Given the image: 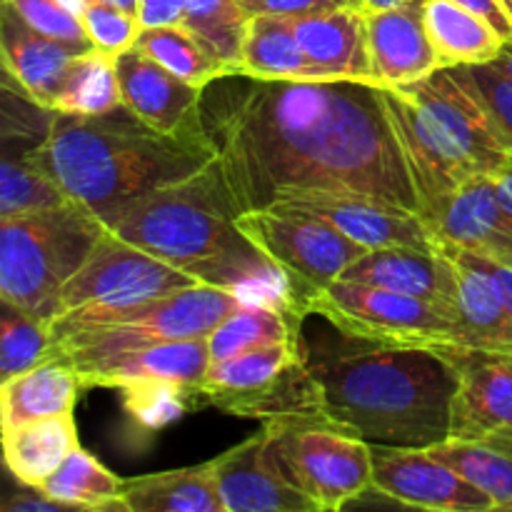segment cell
I'll return each mask as SVG.
<instances>
[{"mask_svg":"<svg viewBox=\"0 0 512 512\" xmlns=\"http://www.w3.org/2000/svg\"><path fill=\"white\" fill-rule=\"evenodd\" d=\"M3 3L13 8L30 28L58 40L73 53H88L95 48L88 30H85L83 18L70 13L58 0H3Z\"/></svg>","mask_w":512,"mask_h":512,"instance_id":"cell-39","label":"cell"},{"mask_svg":"<svg viewBox=\"0 0 512 512\" xmlns=\"http://www.w3.org/2000/svg\"><path fill=\"white\" fill-rule=\"evenodd\" d=\"M248 15H283V18H303L313 13H328L338 8H360L363 0H238Z\"/></svg>","mask_w":512,"mask_h":512,"instance_id":"cell-42","label":"cell"},{"mask_svg":"<svg viewBox=\"0 0 512 512\" xmlns=\"http://www.w3.org/2000/svg\"><path fill=\"white\" fill-rule=\"evenodd\" d=\"M505 3V8H508V13H510V18H512V0H503Z\"/></svg>","mask_w":512,"mask_h":512,"instance_id":"cell-52","label":"cell"},{"mask_svg":"<svg viewBox=\"0 0 512 512\" xmlns=\"http://www.w3.org/2000/svg\"><path fill=\"white\" fill-rule=\"evenodd\" d=\"M73 53L58 40L30 28L13 8L3 3L0 13V58L5 80L18 88L25 98L43 108H53L70 73Z\"/></svg>","mask_w":512,"mask_h":512,"instance_id":"cell-22","label":"cell"},{"mask_svg":"<svg viewBox=\"0 0 512 512\" xmlns=\"http://www.w3.org/2000/svg\"><path fill=\"white\" fill-rule=\"evenodd\" d=\"M50 350H53V338H50L48 320H40L15 305L3 303V313H0V373H3V380L48 360Z\"/></svg>","mask_w":512,"mask_h":512,"instance_id":"cell-37","label":"cell"},{"mask_svg":"<svg viewBox=\"0 0 512 512\" xmlns=\"http://www.w3.org/2000/svg\"><path fill=\"white\" fill-rule=\"evenodd\" d=\"M383 93L418 188L420 218L468 180L495 178L512 168V140L465 65L440 68L420 83Z\"/></svg>","mask_w":512,"mask_h":512,"instance_id":"cell-5","label":"cell"},{"mask_svg":"<svg viewBox=\"0 0 512 512\" xmlns=\"http://www.w3.org/2000/svg\"><path fill=\"white\" fill-rule=\"evenodd\" d=\"M123 105L118 70L113 55L93 48L73 58L63 90L55 98V113L103 115Z\"/></svg>","mask_w":512,"mask_h":512,"instance_id":"cell-34","label":"cell"},{"mask_svg":"<svg viewBox=\"0 0 512 512\" xmlns=\"http://www.w3.org/2000/svg\"><path fill=\"white\" fill-rule=\"evenodd\" d=\"M423 18L443 68L493 63L508 43L488 20L453 0H423Z\"/></svg>","mask_w":512,"mask_h":512,"instance_id":"cell-29","label":"cell"},{"mask_svg":"<svg viewBox=\"0 0 512 512\" xmlns=\"http://www.w3.org/2000/svg\"><path fill=\"white\" fill-rule=\"evenodd\" d=\"M285 475L320 510H343L373 490L370 443L323 413L265 420Z\"/></svg>","mask_w":512,"mask_h":512,"instance_id":"cell-8","label":"cell"},{"mask_svg":"<svg viewBox=\"0 0 512 512\" xmlns=\"http://www.w3.org/2000/svg\"><path fill=\"white\" fill-rule=\"evenodd\" d=\"M373 490L393 503L440 512H493L488 493L440 463L428 448L370 445Z\"/></svg>","mask_w":512,"mask_h":512,"instance_id":"cell-14","label":"cell"},{"mask_svg":"<svg viewBox=\"0 0 512 512\" xmlns=\"http://www.w3.org/2000/svg\"><path fill=\"white\" fill-rule=\"evenodd\" d=\"M365 8H375V10H383V8H395V5H408V3H423V0H363Z\"/></svg>","mask_w":512,"mask_h":512,"instance_id":"cell-47","label":"cell"},{"mask_svg":"<svg viewBox=\"0 0 512 512\" xmlns=\"http://www.w3.org/2000/svg\"><path fill=\"white\" fill-rule=\"evenodd\" d=\"M305 313L328 320L340 335L383 348H433L460 343V328L423 298L338 278L305 303Z\"/></svg>","mask_w":512,"mask_h":512,"instance_id":"cell-10","label":"cell"},{"mask_svg":"<svg viewBox=\"0 0 512 512\" xmlns=\"http://www.w3.org/2000/svg\"><path fill=\"white\" fill-rule=\"evenodd\" d=\"M305 315L293 303L278 300H248L243 308L223 320L208 335L210 358L225 360L248 350L268 348L285 340L303 338L300 323Z\"/></svg>","mask_w":512,"mask_h":512,"instance_id":"cell-30","label":"cell"},{"mask_svg":"<svg viewBox=\"0 0 512 512\" xmlns=\"http://www.w3.org/2000/svg\"><path fill=\"white\" fill-rule=\"evenodd\" d=\"M245 238L275 265L288 283L290 300L305 313V303L363 258L368 248L358 245L325 220L275 208L245 210L235 218Z\"/></svg>","mask_w":512,"mask_h":512,"instance_id":"cell-11","label":"cell"},{"mask_svg":"<svg viewBox=\"0 0 512 512\" xmlns=\"http://www.w3.org/2000/svg\"><path fill=\"white\" fill-rule=\"evenodd\" d=\"M33 148V145H30ZM70 198L30 160L28 148L5 150L0 163V215H28L68 205Z\"/></svg>","mask_w":512,"mask_h":512,"instance_id":"cell-35","label":"cell"},{"mask_svg":"<svg viewBox=\"0 0 512 512\" xmlns=\"http://www.w3.org/2000/svg\"><path fill=\"white\" fill-rule=\"evenodd\" d=\"M438 243L473 250L512 268V200L490 175L468 180L423 218Z\"/></svg>","mask_w":512,"mask_h":512,"instance_id":"cell-17","label":"cell"},{"mask_svg":"<svg viewBox=\"0 0 512 512\" xmlns=\"http://www.w3.org/2000/svg\"><path fill=\"white\" fill-rule=\"evenodd\" d=\"M83 390L73 363L48 358L25 373L13 375L0 385V428H15L30 420L73 413Z\"/></svg>","mask_w":512,"mask_h":512,"instance_id":"cell-26","label":"cell"},{"mask_svg":"<svg viewBox=\"0 0 512 512\" xmlns=\"http://www.w3.org/2000/svg\"><path fill=\"white\" fill-rule=\"evenodd\" d=\"M290 23L308 58L335 80H363L375 85L370 73L365 5L290 18Z\"/></svg>","mask_w":512,"mask_h":512,"instance_id":"cell-24","label":"cell"},{"mask_svg":"<svg viewBox=\"0 0 512 512\" xmlns=\"http://www.w3.org/2000/svg\"><path fill=\"white\" fill-rule=\"evenodd\" d=\"M270 208L285 213H303L325 220L368 250L418 248L435 250V238L423 218L385 200L338 190H295L275 200Z\"/></svg>","mask_w":512,"mask_h":512,"instance_id":"cell-13","label":"cell"},{"mask_svg":"<svg viewBox=\"0 0 512 512\" xmlns=\"http://www.w3.org/2000/svg\"><path fill=\"white\" fill-rule=\"evenodd\" d=\"M248 18L238 0H185V25L218 50L233 75Z\"/></svg>","mask_w":512,"mask_h":512,"instance_id":"cell-38","label":"cell"},{"mask_svg":"<svg viewBox=\"0 0 512 512\" xmlns=\"http://www.w3.org/2000/svg\"><path fill=\"white\" fill-rule=\"evenodd\" d=\"M340 278L423 298L438 305L458 323L453 305V265L438 245L435 250L403 248V245L368 250L363 258L348 265Z\"/></svg>","mask_w":512,"mask_h":512,"instance_id":"cell-21","label":"cell"},{"mask_svg":"<svg viewBox=\"0 0 512 512\" xmlns=\"http://www.w3.org/2000/svg\"><path fill=\"white\" fill-rule=\"evenodd\" d=\"M138 18L143 28L185 25V0H140Z\"/></svg>","mask_w":512,"mask_h":512,"instance_id":"cell-43","label":"cell"},{"mask_svg":"<svg viewBox=\"0 0 512 512\" xmlns=\"http://www.w3.org/2000/svg\"><path fill=\"white\" fill-rule=\"evenodd\" d=\"M495 63H498L500 68H503L505 73H508L510 78H512V40H508V43H505L503 53H500V58L495 60Z\"/></svg>","mask_w":512,"mask_h":512,"instance_id":"cell-48","label":"cell"},{"mask_svg":"<svg viewBox=\"0 0 512 512\" xmlns=\"http://www.w3.org/2000/svg\"><path fill=\"white\" fill-rule=\"evenodd\" d=\"M133 48L143 50L163 68L188 80L190 85L208 88L213 80L233 75V68L218 55V50L200 38L188 25H158L143 28Z\"/></svg>","mask_w":512,"mask_h":512,"instance_id":"cell-32","label":"cell"},{"mask_svg":"<svg viewBox=\"0 0 512 512\" xmlns=\"http://www.w3.org/2000/svg\"><path fill=\"white\" fill-rule=\"evenodd\" d=\"M28 155L73 203L105 223L128 200L205 170L218 150L205 128L165 135L120 105L103 115L53 110L48 133Z\"/></svg>","mask_w":512,"mask_h":512,"instance_id":"cell-2","label":"cell"},{"mask_svg":"<svg viewBox=\"0 0 512 512\" xmlns=\"http://www.w3.org/2000/svg\"><path fill=\"white\" fill-rule=\"evenodd\" d=\"M453 265V305L460 325V343L468 348L512 353V320L493 280L468 258L463 248L438 243Z\"/></svg>","mask_w":512,"mask_h":512,"instance_id":"cell-23","label":"cell"},{"mask_svg":"<svg viewBox=\"0 0 512 512\" xmlns=\"http://www.w3.org/2000/svg\"><path fill=\"white\" fill-rule=\"evenodd\" d=\"M78 448L73 413L30 420L3 430L5 465L15 480L33 490L40 488Z\"/></svg>","mask_w":512,"mask_h":512,"instance_id":"cell-27","label":"cell"},{"mask_svg":"<svg viewBox=\"0 0 512 512\" xmlns=\"http://www.w3.org/2000/svg\"><path fill=\"white\" fill-rule=\"evenodd\" d=\"M308 360L320 413L370 445L430 448L448 438L458 375L435 350L368 343Z\"/></svg>","mask_w":512,"mask_h":512,"instance_id":"cell-4","label":"cell"},{"mask_svg":"<svg viewBox=\"0 0 512 512\" xmlns=\"http://www.w3.org/2000/svg\"><path fill=\"white\" fill-rule=\"evenodd\" d=\"M495 180H498V183L503 185V190L510 195V200H512V168L505 170V173L495 175Z\"/></svg>","mask_w":512,"mask_h":512,"instance_id":"cell-51","label":"cell"},{"mask_svg":"<svg viewBox=\"0 0 512 512\" xmlns=\"http://www.w3.org/2000/svg\"><path fill=\"white\" fill-rule=\"evenodd\" d=\"M205 403L238 418L273 420L280 415L320 413L303 338L248 350L210 363L203 383Z\"/></svg>","mask_w":512,"mask_h":512,"instance_id":"cell-9","label":"cell"},{"mask_svg":"<svg viewBox=\"0 0 512 512\" xmlns=\"http://www.w3.org/2000/svg\"><path fill=\"white\" fill-rule=\"evenodd\" d=\"M428 453L488 493L495 510L512 505V430L475 440L445 438L430 445Z\"/></svg>","mask_w":512,"mask_h":512,"instance_id":"cell-31","label":"cell"},{"mask_svg":"<svg viewBox=\"0 0 512 512\" xmlns=\"http://www.w3.org/2000/svg\"><path fill=\"white\" fill-rule=\"evenodd\" d=\"M5 512H65V510H73L68 505L58 503V500L48 498L45 493L35 490V493L28 495H15L13 500L3 505Z\"/></svg>","mask_w":512,"mask_h":512,"instance_id":"cell-46","label":"cell"},{"mask_svg":"<svg viewBox=\"0 0 512 512\" xmlns=\"http://www.w3.org/2000/svg\"><path fill=\"white\" fill-rule=\"evenodd\" d=\"M80 18H83V25L95 48L113 55V58L133 48L140 30H143L138 15L128 13L113 3H105V0H90Z\"/></svg>","mask_w":512,"mask_h":512,"instance_id":"cell-40","label":"cell"},{"mask_svg":"<svg viewBox=\"0 0 512 512\" xmlns=\"http://www.w3.org/2000/svg\"><path fill=\"white\" fill-rule=\"evenodd\" d=\"M235 75L260 80H335L308 58L293 23L283 15H250Z\"/></svg>","mask_w":512,"mask_h":512,"instance_id":"cell-25","label":"cell"},{"mask_svg":"<svg viewBox=\"0 0 512 512\" xmlns=\"http://www.w3.org/2000/svg\"><path fill=\"white\" fill-rule=\"evenodd\" d=\"M465 253H468V258L473 260V263L478 265V268L483 270L490 280H493L495 288H498V293H500V298H503L505 310H508V315L512 320V268L495 263V260H490V258H483V255L473 253V250H465Z\"/></svg>","mask_w":512,"mask_h":512,"instance_id":"cell-45","label":"cell"},{"mask_svg":"<svg viewBox=\"0 0 512 512\" xmlns=\"http://www.w3.org/2000/svg\"><path fill=\"white\" fill-rule=\"evenodd\" d=\"M115 70L123 105L145 125L165 135H183L205 128V88L178 78L138 48L120 53L115 58Z\"/></svg>","mask_w":512,"mask_h":512,"instance_id":"cell-18","label":"cell"},{"mask_svg":"<svg viewBox=\"0 0 512 512\" xmlns=\"http://www.w3.org/2000/svg\"><path fill=\"white\" fill-rule=\"evenodd\" d=\"M430 350L448 360L458 375L448 438L475 440L512 430V353L455 343H440Z\"/></svg>","mask_w":512,"mask_h":512,"instance_id":"cell-15","label":"cell"},{"mask_svg":"<svg viewBox=\"0 0 512 512\" xmlns=\"http://www.w3.org/2000/svg\"><path fill=\"white\" fill-rule=\"evenodd\" d=\"M83 390L88 388H123L140 380H173V383L203 388L208 375L210 348L208 338L165 340V343L140 345L120 353L73 358Z\"/></svg>","mask_w":512,"mask_h":512,"instance_id":"cell-19","label":"cell"},{"mask_svg":"<svg viewBox=\"0 0 512 512\" xmlns=\"http://www.w3.org/2000/svg\"><path fill=\"white\" fill-rule=\"evenodd\" d=\"M125 410L143 430H160L183 418L198 400L205 403L203 388L173 383V380H140L120 388Z\"/></svg>","mask_w":512,"mask_h":512,"instance_id":"cell-36","label":"cell"},{"mask_svg":"<svg viewBox=\"0 0 512 512\" xmlns=\"http://www.w3.org/2000/svg\"><path fill=\"white\" fill-rule=\"evenodd\" d=\"M123 512H225L210 463L123 480Z\"/></svg>","mask_w":512,"mask_h":512,"instance_id":"cell-28","label":"cell"},{"mask_svg":"<svg viewBox=\"0 0 512 512\" xmlns=\"http://www.w3.org/2000/svg\"><path fill=\"white\" fill-rule=\"evenodd\" d=\"M235 218L238 210L213 160L190 178L120 205L105 228L205 285L248 300L293 303L283 275L245 238Z\"/></svg>","mask_w":512,"mask_h":512,"instance_id":"cell-3","label":"cell"},{"mask_svg":"<svg viewBox=\"0 0 512 512\" xmlns=\"http://www.w3.org/2000/svg\"><path fill=\"white\" fill-rule=\"evenodd\" d=\"M248 298L215 285H190L120 308H80L50 320V358H93L165 340L208 338Z\"/></svg>","mask_w":512,"mask_h":512,"instance_id":"cell-6","label":"cell"},{"mask_svg":"<svg viewBox=\"0 0 512 512\" xmlns=\"http://www.w3.org/2000/svg\"><path fill=\"white\" fill-rule=\"evenodd\" d=\"M453 3L463 5V8L470 10V13L488 20V23L493 25L505 40H512V18L503 0H453Z\"/></svg>","mask_w":512,"mask_h":512,"instance_id":"cell-44","label":"cell"},{"mask_svg":"<svg viewBox=\"0 0 512 512\" xmlns=\"http://www.w3.org/2000/svg\"><path fill=\"white\" fill-rule=\"evenodd\" d=\"M203 120L238 215L295 190L370 195L420 215L380 85L225 75L203 90Z\"/></svg>","mask_w":512,"mask_h":512,"instance_id":"cell-1","label":"cell"},{"mask_svg":"<svg viewBox=\"0 0 512 512\" xmlns=\"http://www.w3.org/2000/svg\"><path fill=\"white\" fill-rule=\"evenodd\" d=\"M35 490L73 510H123V480L83 448L73 450V455Z\"/></svg>","mask_w":512,"mask_h":512,"instance_id":"cell-33","label":"cell"},{"mask_svg":"<svg viewBox=\"0 0 512 512\" xmlns=\"http://www.w3.org/2000/svg\"><path fill=\"white\" fill-rule=\"evenodd\" d=\"M58 3H63L65 8L70 10V13H75V15H83L85 5H88L90 0H58Z\"/></svg>","mask_w":512,"mask_h":512,"instance_id":"cell-50","label":"cell"},{"mask_svg":"<svg viewBox=\"0 0 512 512\" xmlns=\"http://www.w3.org/2000/svg\"><path fill=\"white\" fill-rule=\"evenodd\" d=\"M473 83L478 85L480 95L485 103L493 110L495 120L500 123L503 133L512 140V78L500 68L498 63H483V65H465Z\"/></svg>","mask_w":512,"mask_h":512,"instance_id":"cell-41","label":"cell"},{"mask_svg":"<svg viewBox=\"0 0 512 512\" xmlns=\"http://www.w3.org/2000/svg\"><path fill=\"white\" fill-rule=\"evenodd\" d=\"M190 285H200V280L105 230L90 258L60 288L55 318L80 308H120L143 303Z\"/></svg>","mask_w":512,"mask_h":512,"instance_id":"cell-12","label":"cell"},{"mask_svg":"<svg viewBox=\"0 0 512 512\" xmlns=\"http://www.w3.org/2000/svg\"><path fill=\"white\" fill-rule=\"evenodd\" d=\"M370 73L380 88L420 83L443 68L423 18V3L365 8Z\"/></svg>","mask_w":512,"mask_h":512,"instance_id":"cell-20","label":"cell"},{"mask_svg":"<svg viewBox=\"0 0 512 512\" xmlns=\"http://www.w3.org/2000/svg\"><path fill=\"white\" fill-rule=\"evenodd\" d=\"M210 468L225 512H320L285 475L265 428L210 460Z\"/></svg>","mask_w":512,"mask_h":512,"instance_id":"cell-16","label":"cell"},{"mask_svg":"<svg viewBox=\"0 0 512 512\" xmlns=\"http://www.w3.org/2000/svg\"><path fill=\"white\" fill-rule=\"evenodd\" d=\"M105 223L73 203L28 215H0V300L53 320L60 288L90 258Z\"/></svg>","mask_w":512,"mask_h":512,"instance_id":"cell-7","label":"cell"},{"mask_svg":"<svg viewBox=\"0 0 512 512\" xmlns=\"http://www.w3.org/2000/svg\"><path fill=\"white\" fill-rule=\"evenodd\" d=\"M105 3L118 5V8L128 10V13H133V15H138V10H140V0H105Z\"/></svg>","mask_w":512,"mask_h":512,"instance_id":"cell-49","label":"cell"}]
</instances>
